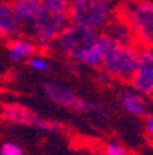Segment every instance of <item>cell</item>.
<instances>
[{
	"label": "cell",
	"mask_w": 153,
	"mask_h": 155,
	"mask_svg": "<svg viewBox=\"0 0 153 155\" xmlns=\"http://www.w3.org/2000/svg\"><path fill=\"white\" fill-rule=\"evenodd\" d=\"M104 153L106 155H127L126 149L123 146H120V144H115V143L107 144L106 149H104Z\"/></svg>",
	"instance_id": "obj_19"
},
{
	"label": "cell",
	"mask_w": 153,
	"mask_h": 155,
	"mask_svg": "<svg viewBox=\"0 0 153 155\" xmlns=\"http://www.w3.org/2000/svg\"><path fill=\"white\" fill-rule=\"evenodd\" d=\"M126 20L135 37L145 46L153 48V3L133 2L126 9Z\"/></svg>",
	"instance_id": "obj_5"
},
{
	"label": "cell",
	"mask_w": 153,
	"mask_h": 155,
	"mask_svg": "<svg viewBox=\"0 0 153 155\" xmlns=\"http://www.w3.org/2000/svg\"><path fill=\"white\" fill-rule=\"evenodd\" d=\"M32 127H37V129H41V130H51V132H55V130H61V124L57 123V121H52V120H46V118H41V117H37L35 121H34V126Z\"/></svg>",
	"instance_id": "obj_16"
},
{
	"label": "cell",
	"mask_w": 153,
	"mask_h": 155,
	"mask_svg": "<svg viewBox=\"0 0 153 155\" xmlns=\"http://www.w3.org/2000/svg\"><path fill=\"white\" fill-rule=\"evenodd\" d=\"M43 6L49 11L57 12H68V8L71 5V0H41Z\"/></svg>",
	"instance_id": "obj_15"
},
{
	"label": "cell",
	"mask_w": 153,
	"mask_h": 155,
	"mask_svg": "<svg viewBox=\"0 0 153 155\" xmlns=\"http://www.w3.org/2000/svg\"><path fill=\"white\" fill-rule=\"evenodd\" d=\"M113 0H71L69 21L100 31L112 18Z\"/></svg>",
	"instance_id": "obj_2"
},
{
	"label": "cell",
	"mask_w": 153,
	"mask_h": 155,
	"mask_svg": "<svg viewBox=\"0 0 153 155\" xmlns=\"http://www.w3.org/2000/svg\"><path fill=\"white\" fill-rule=\"evenodd\" d=\"M2 117L3 120L14 123V124H26V126H34V121L37 118V115L29 110L28 107L21 106L18 103L14 104H6L2 110Z\"/></svg>",
	"instance_id": "obj_10"
},
{
	"label": "cell",
	"mask_w": 153,
	"mask_h": 155,
	"mask_svg": "<svg viewBox=\"0 0 153 155\" xmlns=\"http://www.w3.org/2000/svg\"><path fill=\"white\" fill-rule=\"evenodd\" d=\"M74 60L80 64L89 66V68H98L103 63V46H101V40L98 38L94 41L92 45L84 48L80 54L74 57Z\"/></svg>",
	"instance_id": "obj_13"
},
{
	"label": "cell",
	"mask_w": 153,
	"mask_h": 155,
	"mask_svg": "<svg viewBox=\"0 0 153 155\" xmlns=\"http://www.w3.org/2000/svg\"><path fill=\"white\" fill-rule=\"evenodd\" d=\"M8 51H9V58L12 61H20V60H25V58L34 55L37 51V46L34 41H31L28 38H15V40L9 41Z\"/></svg>",
	"instance_id": "obj_14"
},
{
	"label": "cell",
	"mask_w": 153,
	"mask_h": 155,
	"mask_svg": "<svg viewBox=\"0 0 153 155\" xmlns=\"http://www.w3.org/2000/svg\"><path fill=\"white\" fill-rule=\"evenodd\" d=\"M45 92L49 97V100H52L58 106L77 110V112H86V114L95 112V114H101V117H106V110L101 106L78 97L72 89H69V87L63 86L60 83H54V81L46 83L45 84Z\"/></svg>",
	"instance_id": "obj_6"
},
{
	"label": "cell",
	"mask_w": 153,
	"mask_h": 155,
	"mask_svg": "<svg viewBox=\"0 0 153 155\" xmlns=\"http://www.w3.org/2000/svg\"><path fill=\"white\" fill-rule=\"evenodd\" d=\"M145 129H147V132H148V134L153 137V117H151V115H148V120H147Z\"/></svg>",
	"instance_id": "obj_20"
},
{
	"label": "cell",
	"mask_w": 153,
	"mask_h": 155,
	"mask_svg": "<svg viewBox=\"0 0 153 155\" xmlns=\"http://www.w3.org/2000/svg\"><path fill=\"white\" fill-rule=\"evenodd\" d=\"M20 25L21 26H31L34 21L43 14L46 8L43 6L41 0H14L11 3Z\"/></svg>",
	"instance_id": "obj_8"
},
{
	"label": "cell",
	"mask_w": 153,
	"mask_h": 155,
	"mask_svg": "<svg viewBox=\"0 0 153 155\" xmlns=\"http://www.w3.org/2000/svg\"><path fill=\"white\" fill-rule=\"evenodd\" d=\"M2 38H3V35H2V34H0V40H2Z\"/></svg>",
	"instance_id": "obj_21"
},
{
	"label": "cell",
	"mask_w": 153,
	"mask_h": 155,
	"mask_svg": "<svg viewBox=\"0 0 153 155\" xmlns=\"http://www.w3.org/2000/svg\"><path fill=\"white\" fill-rule=\"evenodd\" d=\"M98 38H100L98 31L69 21L66 25V28L55 38L54 43H57V48L60 52L74 58L77 54H80L84 48L92 45Z\"/></svg>",
	"instance_id": "obj_3"
},
{
	"label": "cell",
	"mask_w": 153,
	"mask_h": 155,
	"mask_svg": "<svg viewBox=\"0 0 153 155\" xmlns=\"http://www.w3.org/2000/svg\"><path fill=\"white\" fill-rule=\"evenodd\" d=\"M103 46V66L109 75L120 80H130L138 68L139 52L132 45H120L100 34Z\"/></svg>",
	"instance_id": "obj_1"
},
{
	"label": "cell",
	"mask_w": 153,
	"mask_h": 155,
	"mask_svg": "<svg viewBox=\"0 0 153 155\" xmlns=\"http://www.w3.org/2000/svg\"><path fill=\"white\" fill-rule=\"evenodd\" d=\"M103 29H104L103 32L104 37L115 43H120V45H132L135 38L133 29L130 28L126 18H110Z\"/></svg>",
	"instance_id": "obj_9"
},
{
	"label": "cell",
	"mask_w": 153,
	"mask_h": 155,
	"mask_svg": "<svg viewBox=\"0 0 153 155\" xmlns=\"http://www.w3.org/2000/svg\"><path fill=\"white\" fill-rule=\"evenodd\" d=\"M21 25L9 3H5L0 0V34L5 35H14L20 31Z\"/></svg>",
	"instance_id": "obj_11"
},
{
	"label": "cell",
	"mask_w": 153,
	"mask_h": 155,
	"mask_svg": "<svg viewBox=\"0 0 153 155\" xmlns=\"http://www.w3.org/2000/svg\"><path fill=\"white\" fill-rule=\"evenodd\" d=\"M68 23H69L68 12H57V11L45 9L43 14L26 29L29 31V34L38 45L48 46L55 41V38L66 28Z\"/></svg>",
	"instance_id": "obj_4"
},
{
	"label": "cell",
	"mask_w": 153,
	"mask_h": 155,
	"mask_svg": "<svg viewBox=\"0 0 153 155\" xmlns=\"http://www.w3.org/2000/svg\"><path fill=\"white\" fill-rule=\"evenodd\" d=\"M28 63H29L31 68L35 69V71H48V68H49V63L43 58V57H38V55L29 57Z\"/></svg>",
	"instance_id": "obj_17"
},
{
	"label": "cell",
	"mask_w": 153,
	"mask_h": 155,
	"mask_svg": "<svg viewBox=\"0 0 153 155\" xmlns=\"http://www.w3.org/2000/svg\"><path fill=\"white\" fill-rule=\"evenodd\" d=\"M120 106L126 112L135 117L145 115V101L141 97V94H138V91H124L120 95Z\"/></svg>",
	"instance_id": "obj_12"
},
{
	"label": "cell",
	"mask_w": 153,
	"mask_h": 155,
	"mask_svg": "<svg viewBox=\"0 0 153 155\" xmlns=\"http://www.w3.org/2000/svg\"><path fill=\"white\" fill-rule=\"evenodd\" d=\"M0 155H23V150L15 143H3L0 147Z\"/></svg>",
	"instance_id": "obj_18"
},
{
	"label": "cell",
	"mask_w": 153,
	"mask_h": 155,
	"mask_svg": "<svg viewBox=\"0 0 153 155\" xmlns=\"http://www.w3.org/2000/svg\"><path fill=\"white\" fill-rule=\"evenodd\" d=\"M130 83L133 89L141 94H153V48H147L139 52L138 68L130 78Z\"/></svg>",
	"instance_id": "obj_7"
}]
</instances>
